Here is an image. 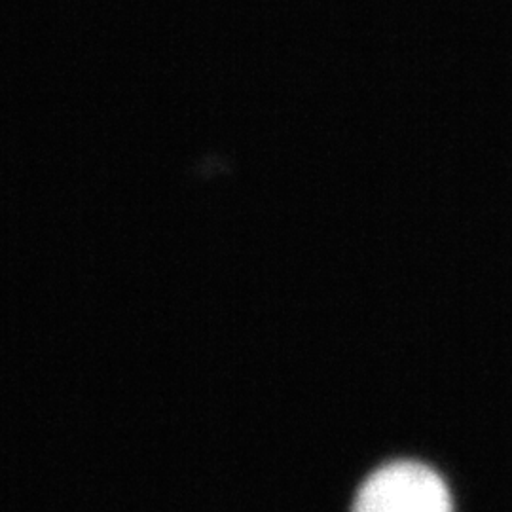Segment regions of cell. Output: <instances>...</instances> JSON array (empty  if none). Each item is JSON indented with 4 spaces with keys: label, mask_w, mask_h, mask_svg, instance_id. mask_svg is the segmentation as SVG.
Instances as JSON below:
<instances>
[{
    "label": "cell",
    "mask_w": 512,
    "mask_h": 512,
    "mask_svg": "<svg viewBox=\"0 0 512 512\" xmlns=\"http://www.w3.org/2000/svg\"><path fill=\"white\" fill-rule=\"evenodd\" d=\"M351 512H454V501L431 467L397 461L366 478Z\"/></svg>",
    "instance_id": "obj_1"
}]
</instances>
